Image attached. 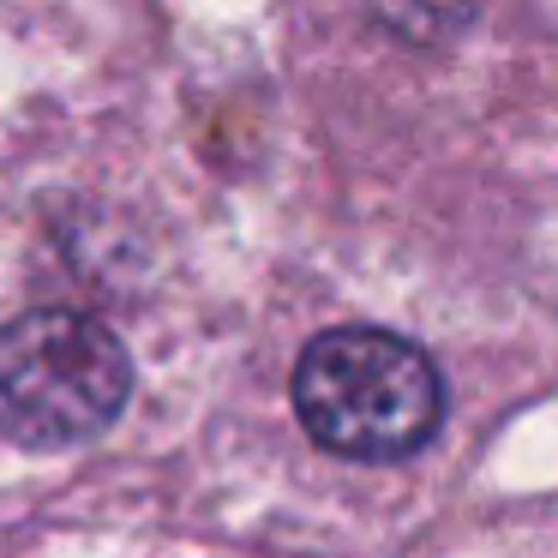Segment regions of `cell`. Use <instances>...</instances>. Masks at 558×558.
Segmentation results:
<instances>
[{"instance_id": "cell-1", "label": "cell", "mask_w": 558, "mask_h": 558, "mask_svg": "<svg viewBox=\"0 0 558 558\" xmlns=\"http://www.w3.org/2000/svg\"><path fill=\"white\" fill-rule=\"evenodd\" d=\"M294 409L325 450L354 462L414 457L445 421V378L409 337L325 330L294 366Z\"/></svg>"}, {"instance_id": "cell-2", "label": "cell", "mask_w": 558, "mask_h": 558, "mask_svg": "<svg viewBox=\"0 0 558 558\" xmlns=\"http://www.w3.org/2000/svg\"><path fill=\"white\" fill-rule=\"evenodd\" d=\"M133 366L97 318L37 306L0 330V433L37 450L85 445L121 414Z\"/></svg>"}]
</instances>
